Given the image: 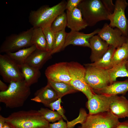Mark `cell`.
<instances>
[{
  "mask_svg": "<svg viewBox=\"0 0 128 128\" xmlns=\"http://www.w3.org/2000/svg\"><path fill=\"white\" fill-rule=\"evenodd\" d=\"M59 98L58 95L53 87L48 83L45 86L37 90L34 97L31 100L41 103L48 107L51 103Z\"/></svg>",
  "mask_w": 128,
  "mask_h": 128,
  "instance_id": "16",
  "label": "cell"
},
{
  "mask_svg": "<svg viewBox=\"0 0 128 128\" xmlns=\"http://www.w3.org/2000/svg\"><path fill=\"white\" fill-rule=\"evenodd\" d=\"M77 8L88 26H93L100 21L108 20L110 13L102 0H82Z\"/></svg>",
  "mask_w": 128,
  "mask_h": 128,
  "instance_id": "4",
  "label": "cell"
},
{
  "mask_svg": "<svg viewBox=\"0 0 128 128\" xmlns=\"http://www.w3.org/2000/svg\"><path fill=\"white\" fill-rule=\"evenodd\" d=\"M33 27L18 34L13 33L6 37L0 47V53L13 52L33 45L32 37Z\"/></svg>",
  "mask_w": 128,
  "mask_h": 128,
  "instance_id": "5",
  "label": "cell"
},
{
  "mask_svg": "<svg viewBox=\"0 0 128 128\" xmlns=\"http://www.w3.org/2000/svg\"><path fill=\"white\" fill-rule=\"evenodd\" d=\"M87 114L85 110L81 109L80 110L79 116L77 118L71 121H67V128H73L78 123L81 124Z\"/></svg>",
  "mask_w": 128,
  "mask_h": 128,
  "instance_id": "32",
  "label": "cell"
},
{
  "mask_svg": "<svg viewBox=\"0 0 128 128\" xmlns=\"http://www.w3.org/2000/svg\"><path fill=\"white\" fill-rule=\"evenodd\" d=\"M82 0H68L65 7L66 10L71 11L77 7Z\"/></svg>",
  "mask_w": 128,
  "mask_h": 128,
  "instance_id": "34",
  "label": "cell"
},
{
  "mask_svg": "<svg viewBox=\"0 0 128 128\" xmlns=\"http://www.w3.org/2000/svg\"><path fill=\"white\" fill-rule=\"evenodd\" d=\"M67 27L71 31H79L88 26L81 12L78 8L71 11L66 10Z\"/></svg>",
  "mask_w": 128,
  "mask_h": 128,
  "instance_id": "17",
  "label": "cell"
},
{
  "mask_svg": "<svg viewBox=\"0 0 128 128\" xmlns=\"http://www.w3.org/2000/svg\"><path fill=\"white\" fill-rule=\"evenodd\" d=\"M85 66V80L93 90L102 88L111 84L108 69Z\"/></svg>",
  "mask_w": 128,
  "mask_h": 128,
  "instance_id": "8",
  "label": "cell"
},
{
  "mask_svg": "<svg viewBox=\"0 0 128 128\" xmlns=\"http://www.w3.org/2000/svg\"><path fill=\"white\" fill-rule=\"evenodd\" d=\"M45 74L48 81L70 84L71 79L68 62H60L49 66L46 70Z\"/></svg>",
  "mask_w": 128,
  "mask_h": 128,
  "instance_id": "11",
  "label": "cell"
},
{
  "mask_svg": "<svg viewBox=\"0 0 128 128\" xmlns=\"http://www.w3.org/2000/svg\"><path fill=\"white\" fill-rule=\"evenodd\" d=\"M103 2L107 9L110 14L114 12L115 5L113 4L111 0H102Z\"/></svg>",
  "mask_w": 128,
  "mask_h": 128,
  "instance_id": "36",
  "label": "cell"
},
{
  "mask_svg": "<svg viewBox=\"0 0 128 128\" xmlns=\"http://www.w3.org/2000/svg\"></svg>",
  "mask_w": 128,
  "mask_h": 128,
  "instance_id": "43",
  "label": "cell"
},
{
  "mask_svg": "<svg viewBox=\"0 0 128 128\" xmlns=\"http://www.w3.org/2000/svg\"><path fill=\"white\" fill-rule=\"evenodd\" d=\"M57 93L59 98L67 94L77 92L78 91L70 84L63 82H54L48 80V82Z\"/></svg>",
  "mask_w": 128,
  "mask_h": 128,
  "instance_id": "26",
  "label": "cell"
},
{
  "mask_svg": "<svg viewBox=\"0 0 128 128\" xmlns=\"http://www.w3.org/2000/svg\"><path fill=\"white\" fill-rule=\"evenodd\" d=\"M2 128H12L7 123H6L5 125Z\"/></svg>",
  "mask_w": 128,
  "mask_h": 128,
  "instance_id": "40",
  "label": "cell"
},
{
  "mask_svg": "<svg viewBox=\"0 0 128 128\" xmlns=\"http://www.w3.org/2000/svg\"><path fill=\"white\" fill-rule=\"evenodd\" d=\"M66 3L63 0L51 7L44 5L36 10H31L28 17L29 22L34 28L50 26L56 18L64 12Z\"/></svg>",
  "mask_w": 128,
  "mask_h": 128,
  "instance_id": "2",
  "label": "cell"
},
{
  "mask_svg": "<svg viewBox=\"0 0 128 128\" xmlns=\"http://www.w3.org/2000/svg\"><path fill=\"white\" fill-rule=\"evenodd\" d=\"M24 80L29 87L37 82L41 76L39 70L24 64L19 65Z\"/></svg>",
  "mask_w": 128,
  "mask_h": 128,
  "instance_id": "21",
  "label": "cell"
},
{
  "mask_svg": "<svg viewBox=\"0 0 128 128\" xmlns=\"http://www.w3.org/2000/svg\"><path fill=\"white\" fill-rule=\"evenodd\" d=\"M97 35L109 45L116 49L126 43L127 37L118 28L114 29L107 23H105Z\"/></svg>",
  "mask_w": 128,
  "mask_h": 128,
  "instance_id": "12",
  "label": "cell"
},
{
  "mask_svg": "<svg viewBox=\"0 0 128 128\" xmlns=\"http://www.w3.org/2000/svg\"><path fill=\"white\" fill-rule=\"evenodd\" d=\"M34 45L24 48L13 52H9L6 54L18 65L25 63L27 59L34 50L37 49Z\"/></svg>",
  "mask_w": 128,
  "mask_h": 128,
  "instance_id": "22",
  "label": "cell"
},
{
  "mask_svg": "<svg viewBox=\"0 0 128 128\" xmlns=\"http://www.w3.org/2000/svg\"><path fill=\"white\" fill-rule=\"evenodd\" d=\"M31 94L30 87L24 80L11 82L8 89L0 92V102L11 109L22 106Z\"/></svg>",
  "mask_w": 128,
  "mask_h": 128,
  "instance_id": "3",
  "label": "cell"
},
{
  "mask_svg": "<svg viewBox=\"0 0 128 128\" xmlns=\"http://www.w3.org/2000/svg\"><path fill=\"white\" fill-rule=\"evenodd\" d=\"M100 29H97L88 34L71 31L67 33L65 40L63 49L71 45L87 47L90 48L89 39L92 36L97 34Z\"/></svg>",
  "mask_w": 128,
  "mask_h": 128,
  "instance_id": "14",
  "label": "cell"
},
{
  "mask_svg": "<svg viewBox=\"0 0 128 128\" xmlns=\"http://www.w3.org/2000/svg\"><path fill=\"white\" fill-rule=\"evenodd\" d=\"M42 28L47 43V51L50 52L53 50L54 44L55 33L52 30L50 26Z\"/></svg>",
  "mask_w": 128,
  "mask_h": 128,
  "instance_id": "31",
  "label": "cell"
},
{
  "mask_svg": "<svg viewBox=\"0 0 128 128\" xmlns=\"http://www.w3.org/2000/svg\"><path fill=\"white\" fill-rule=\"evenodd\" d=\"M113 12L108 16L110 21L109 25L112 28L120 29L126 37H128V19L126 17L125 11L128 5L125 0H116Z\"/></svg>",
  "mask_w": 128,
  "mask_h": 128,
  "instance_id": "10",
  "label": "cell"
},
{
  "mask_svg": "<svg viewBox=\"0 0 128 128\" xmlns=\"http://www.w3.org/2000/svg\"><path fill=\"white\" fill-rule=\"evenodd\" d=\"M89 42L91 49L90 58L93 63L103 57L108 50L109 45L98 35L91 37Z\"/></svg>",
  "mask_w": 128,
  "mask_h": 128,
  "instance_id": "15",
  "label": "cell"
},
{
  "mask_svg": "<svg viewBox=\"0 0 128 128\" xmlns=\"http://www.w3.org/2000/svg\"><path fill=\"white\" fill-rule=\"evenodd\" d=\"M115 95L95 94L87 103L89 114H93L110 111V104Z\"/></svg>",
  "mask_w": 128,
  "mask_h": 128,
  "instance_id": "13",
  "label": "cell"
},
{
  "mask_svg": "<svg viewBox=\"0 0 128 128\" xmlns=\"http://www.w3.org/2000/svg\"><path fill=\"white\" fill-rule=\"evenodd\" d=\"M38 111L43 117L49 123L54 122L63 118L57 111L47 108H41Z\"/></svg>",
  "mask_w": 128,
  "mask_h": 128,
  "instance_id": "30",
  "label": "cell"
},
{
  "mask_svg": "<svg viewBox=\"0 0 128 128\" xmlns=\"http://www.w3.org/2000/svg\"><path fill=\"white\" fill-rule=\"evenodd\" d=\"M9 88L5 83L3 82L1 80H0V91L3 92L7 90Z\"/></svg>",
  "mask_w": 128,
  "mask_h": 128,
  "instance_id": "37",
  "label": "cell"
},
{
  "mask_svg": "<svg viewBox=\"0 0 128 128\" xmlns=\"http://www.w3.org/2000/svg\"><path fill=\"white\" fill-rule=\"evenodd\" d=\"M0 74L5 82L24 80V78L19 65L6 54L0 55Z\"/></svg>",
  "mask_w": 128,
  "mask_h": 128,
  "instance_id": "9",
  "label": "cell"
},
{
  "mask_svg": "<svg viewBox=\"0 0 128 128\" xmlns=\"http://www.w3.org/2000/svg\"><path fill=\"white\" fill-rule=\"evenodd\" d=\"M116 49V48L114 46L110 45L107 51L101 59L91 63L84 64V65L104 69H109L111 60Z\"/></svg>",
  "mask_w": 128,
  "mask_h": 128,
  "instance_id": "23",
  "label": "cell"
},
{
  "mask_svg": "<svg viewBox=\"0 0 128 128\" xmlns=\"http://www.w3.org/2000/svg\"><path fill=\"white\" fill-rule=\"evenodd\" d=\"M32 41L33 45L35 46L37 49L47 51V41L41 28L33 27Z\"/></svg>",
  "mask_w": 128,
  "mask_h": 128,
  "instance_id": "24",
  "label": "cell"
},
{
  "mask_svg": "<svg viewBox=\"0 0 128 128\" xmlns=\"http://www.w3.org/2000/svg\"><path fill=\"white\" fill-rule=\"evenodd\" d=\"M125 66L126 69L128 71V59L126 61Z\"/></svg>",
  "mask_w": 128,
  "mask_h": 128,
  "instance_id": "41",
  "label": "cell"
},
{
  "mask_svg": "<svg viewBox=\"0 0 128 128\" xmlns=\"http://www.w3.org/2000/svg\"><path fill=\"white\" fill-rule=\"evenodd\" d=\"M49 128H67V123L64 121L62 118L57 122L50 123Z\"/></svg>",
  "mask_w": 128,
  "mask_h": 128,
  "instance_id": "35",
  "label": "cell"
},
{
  "mask_svg": "<svg viewBox=\"0 0 128 128\" xmlns=\"http://www.w3.org/2000/svg\"><path fill=\"white\" fill-rule=\"evenodd\" d=\"M128 59V46L125 43L121 47L116 49L111 60L110 69Z\"/></svg>",
  "mask_w": 128,
  "mask_h": 128,
  "instance_id": "27",
  "label": "cell"
},
{
  "mask_svg": "<svg viewBox=\"0 0 128 128\" xmlns=\"http://www.w3.org/2000/svg\"><path fill=\"white\" fill-rule=\"evenodd\" d=\"M51 55L50 52L37 49L29 56L25 64L39 70Z\"/></svg>",
  "mask_w": 128,
  "mask_h": 128,
  "instance_id": "19",
  "label": "cell"
},
{
  "mask_svg": "<svg viewBox=\"0 0 128 128\" xmlns=\"http://www.w3.org/2000/svg\"><path fill=\"white\" fill-rule=\"evenodd\" d=\"M127 60H124L108 69L111 84L116 81L118 77H128V71L125 66Z\"/></svg>",
  "mask_w": 128,
  "mask_h": 128,
  "instance_id": "25",
  "label": "cell"
},
{
  "mask_svg": "<svg viewBox=\"0 0 128 128\" xmlns=\"http://www.w3.org/2000/svg\"><path fill=\"white\" fill-rule=\"evenodd\" d=\"M68 64L71 79L70 85L83 93L88 99L91 98L95 93L85 80V68L76 62H68Z\"/></svg>",
  "mask_w": 128,
  "mask_h": 128,
  "instance_id": "6",
  "label": "cell"
},
{
  "mask_svg": "<svg viewBox=\"0 0 128 128\" xmlns=\"http://www.w3.org/2000/svg\"><path fill=\"white\" fill-rule=\"evenodd\" d=\"M93 91L95 93L97 94L110 96L120 94L124 95L128 91V79L123 81H115L102 88Z\"/></svg>",
  "mask_w": 128,
  "mask_h": 128,
  "instance_id": "20",
  "label": "cell"
},
{
  "mask_svg": "<svg viewBox=\"0 0 128 128\" xmlns=\"http://www.w3.org/2000/svg\"><path fill=\"white\" fill-rule=\"evenodd\" d=\"M55 33V39L52 50L50 52L52 55L63 49L64 45L67 32L65 30Z\"/></svg>",
  "mask_w": 128,
  "mask_h": 128,
  "instance_id": "29",
  "label": "cell"
},
{
  "mask_svg": "<svg viewBox=\"0 0 128 128\" xmlns=\"http://www.w3.org/2000/svg\"><path fill=\"white\" fill-rule=\"evenodd\" d=\"M66 13L65 12L58 15L55 19L50 26L55 33L65 30L67 26Z\"/></svg>",
  "mask_w": 128,
  "mask_h": 128,
  "instance_id": "28",
  "label": "cell"
},
{
  "mask_svg": "<svg viewBox=\"0 0 128 128\" xmlns=\"http://www.w3.org/2000/svg\"><path fill=\"white\" fill-rule=\"evenodd\" d=\"M120 122L110 111L87 114L79 128H116Z\"/></svg>",
  "mask_w": 128,
  "mask_h": 128,
  "instance_id": "7",
  "label": "cell"
},
{
  "mask_svg": "<svg viewBox=\"0 0 128 128\" xmlns=\"http://www.w3.org/2000/svg\"><path fill=\"white\" fill-rule=\"evenodd\" d=\"M126 43L127 44L128 46V37H127V38Z\"/></svg>",
  "mask_w": 128,
  "mask_h": 128,
  "instance_id": "42",
  "label": "cell"
},
{
  "mask_svg": "<svg viewBox=\"0 0 128 128\" xmlns=\"http://www.w3.org/2000/svg\"><path fill=\"white\" fill-rule=\"evenodd\" d=\"M116 128H128V120L120 122Z\"/></svg>",
  "mask_w": 128,
  "mask_h": 128,
  "instance_id": "38",
  "label": "cell"
},
{
  "mask_svg": "<svg viewBox=\"0 0 128 128\" xmlns=\"http://www.w3.org/2000/svg\"><path fill=\"white\" fill-rule=\"evenodd\" d=\"M61 98H59L54 102L50 103L48 107L52 110H56L65 120L67 121L66 117L64 115V110L61 106Z\"/></svg>",
  "mask_w": 128,
  "mask_h": 128,
  "instance_id": "33",
  "label": "cell"
},
{
  "mask_svg": "<svg viewBox=\"0 0 128 128\" xmlns=\"http://www.w3.org/2000/svg\"><path fill=\"white\" fill-rule=\"evenodd\" d=\"M6 118L0 115V128H2L6 122L5 121Z\"/></svg>",
  "mask_w": 128,
  "mask_h": 128,
  "instance_id": "39",
  "label": "cell"
},
{
  "mask_svg": "<svg viewBox=\"0 0 128 128\" xmlns=\"http://www.w3.org/2000/svg\"><path fill=\"white\" fill-rule=\"evenodd\" d=\"M5 121L12 128H49L50 124L38 110H32L13 112Z\"/></svg>",
  "mask_w": 128,
  "mask_h": 128,
  "instance_id": "1",
  "label": "cell"
},
{
  "mask_svg": "<svg viewBox=\"0 0 128 128\" xmlns=\"http://www.w3.org/2000/svg\"><path fill=\"white\" fill-rule=\"evenodd\" d=\"M110 111L118 119L128 117V100L116 95L111 103Z\"/></svg>",
  "mask_w": 128,
  "mask_h": 128,
  "instance_id": "18",
  "label": "cell"
}]
</instances>
